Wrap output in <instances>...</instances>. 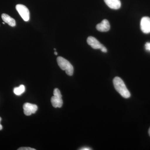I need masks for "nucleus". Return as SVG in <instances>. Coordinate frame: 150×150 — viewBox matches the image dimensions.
Returning a JSON list of instances; mask_svg holds the SVG:
<instances>
[{
  "mask_svg": "<svg viewBox=\"0 0 150 150\" xmlns=\"http://www.w3.org/2000/svg\"><path fill=\"white\" fill-rule=\"evenodd\" d=\"M113 83L115 90L121 96L126 98H129L131 96V94L121 78L115 77L113 79Z\"/></svg>",
  "mask_w": 150,
  "mask_h": 150,
  "instance_id": "1",
  "label": "nucleus"
},
{
  "mask_svg": "<svg viewBox=\"0 0 150 150\" xmlns=\"http://www.w3.org/2000/svg\"><path fill=\"white\" fill-rule=\"evenodd\" d=\"M57 62L60 68L63 71H65L67 75L72 76L74 74V67L68 60L59 56L57 58Z\"/></svg>",
  "mask_w": 150,
  "mask_h": 150,
  "instance_id": "2",
  "label": "nucleus"
},
{
  "mask_svg": "<svg viewBox=\"0 0 150 150\" xmlns=\"http://www.w3.org/2000/svg\"><path fill=\"white\" fill-rule=\"evenodd\" d=\"M54 96L51 98V102L54 108H61L63 104L62 95L58 88H55L54 91Z\"/></svg>",
  "mask_w": 150,
  "mask_h": 150,
  "instance_id": "3",
  "label": "nucleus"
},
{
  "mask_svg": "<svg viewBox=\"0 0 150 150\" xmlns=\"http://www.w3.org/2000/svg\"><path fill=\"white\" fill-rule=\"evenodd\" d=\"M16 9L25 21H28L29 20V11L25 6L22 4L17 5Z\"/></svg>",
  "mask_w": 150,
  "mask_h": 150,
  "instance_id": "4",
  "label": "nucleus"
},
{
  "mask_svg": "<svg viewBox=\"0 0 150 150\" xmlns=\"http://www.w3.org/2000/svg\"><path fill=\"white\" fill-rule=\"evenodd\" d=\"M141 29L142 32L146 34L150 33V18L144 17L142 18L140 23Z\"/></svg>",
  "mask_w": 150,
  "mask_h": 150,
  "instance_id": "5",
  "label": "nucleus"
},
{
  "mask_svg": "<svg viewBox=\"0 0 150 150\" xmlns=\"http://www.w3.org/2000/svg\"><path fill=\"white\" fill-rule=\"evenodd\" d=\"M23 111L26 115H30L35 113L37 110V105L29 103H26L23 105Z\"/></svg>",
  "mask_w": 150,
  "mask_h": 150,
  "instance_id": "6",
  "label": "nucleus"
},
{
  "mask_svg": "<svg viewBox=\"0 0 150 150\" xmlns=\"http://www.w3.org/2000/svg\"><path fill=\"white\" fill-rule=\"evenodd\" d=\"M87 42L88 45L93 49H100L103 46L97 39L93 36H89L88 38Z\"/></svg>",
  "mask_w": 150,
  "mask_h": 150,
  "instance_id": "7",
  "label": "nucleus"
},
{
  "mask_svg": "<svg viewBox=\"0 0 150 150\" xmlns=\"http://www.w3.org/2000/svg\"><path fill=\"white\" fill-rule=\"evenodd\" d=\"M96 29L100 32H107L110 29V25L106 19H104L100 23L97 25Z\"/></svg>",
  "mask_w": 150,
  "mask_h": 150,
  "instance_id": "8",
  "label": "nucleus"
},
{
  "mask_svg": "<svg viewBox=\"0 0 150 150\" xmlns=\"http://www.w3.org/2000/svg\"><path fill=\"white\" fill-rule=\"evenodd\" d=\"M105 4L110 8L117 10L121 7V2L120 0H104Z\"/></svg>",
  "mask_w": 150,
  "mask_h": 150,
  "instance_id": "9",
  "label": "nucleus"
},
{
  "mask_svg": "<svg viewBox=\"0 0 150 150\" xmlns=\"http://www.w3.org/2000/svg\"><path fill=\"white\" fill-rule=\"evenodd\" d=\"M1 17L4 22L8 23L11 26L14 27L16 25L15 20L8 15L5 13H3L2 14Z\"/></svg>",
  "mask_w": 150,
  "mask_h": 150,
  "instance_id": "10",
  "label": "nucleus"
},
{
  "mask_svg": "<svg viewBox=\"0 0 150 150\" xmlns=\"http://www.w3.org/2000/svg\"><path fill=\"white\" fill-rule=\"evenodd\" d=\"M25 91V87L23 85H21L18 87L14 88L13 92L16 95L20 96Z\"/></svg>",
  "mask_w": 150,
  "mask_h": 150,
  "instance_id": "11",
  "label": "nucleus"
},
{
  "mask_svg": "<svg viewBox=\"0 0 150 150\" xmlns=\"http://www.w3.org/2000/svg\"><path fill=\"white\" fill-rule=\"evenodd\" d=\"M18 150H35V149L30 147H21L18 149Z\"/></svg>",
  "mask_w": 150,
  "mask_h": 150,
  "instance_id": "12",
  "label": "nucleus"
},
{
  "mask_svg": "<svg viewBox=\"0 0 150 150\" xmlns=\"http://www.w3.org/2000/svg\"><path fill=\"white\" fill-rule=\"evenodd\" d=\"M145 48L147 51H150V42H147L145 44Z\"/></svg>",
  "mask_w": 150,
  "mask_h": 150,
  "instance_id": "13",
  "label": "nucleus"
},
{
  "mask_svg": "<svg viewBox=\"0 0 150 150\" xmlns=\"http://www.w3.org/2000/svg\"><path fill=\"white\" fill-rule=\"evenodd\" d=\"M100 50H101L102 52H103V53H106V52H107V49H106V48H105L104 46H103L102 48H100Z\"/></svg>",
  "mask_w": 150,
  "mask_h": 150,
  "instance_id": "14",
  "label": "nucleus"
},
{
  "mask_svg": "<svg viewBox=\"0 0 150 150\" xmlns=\"http://www.w3.org/2000/svg\"><path fill=\"white\" fill-rule=\"evenodd\" d=\"M1 118L0 117V130H1L3 129L2 126L1 124Z\"/></svg>",
  "mask_w": 150,
  "mask_h": 150,
  "instance_id": "15",
  "label": "nucleus"
},
{
  "mask_svg": "<svg viewBox=\"0 0 150 150\" xmlns=\"http://www.w3.org/2000/svg\"><path fill=\"white\" fill-rule=\"evenodd\" d=\"M81 150H91V149H90V148H82V149H81Z\"/></svg>",
  "mask_w": 150,
  "mask_h": 150,
  "instance_id": "16",
  "label": "nucleus"
},
{
  "mask_svg": "<svg viewBox=\"0 0 150 150\" xmlns=\"http://www.w3.org/2000/svg\"><path fill=\"white\" fill-rule=\"evenodd\" d=\"M54 54H55V55H57V54H58V53H57V52H56V51H55V52H54Z\"/></svg>",
  "mask_w": 150,
  "mask_h": 150,
  "instance_id": "17",
  "label": "nucleus"
},
{
  "mask_svg": "<svg viewBox=\"0 0 150 150\" xmlns=\"http://www.w3.org/2000/svg\"><path fill=\"white\" fill-rule=\"evenodd\" d=\"M149 136H150V128L149 129Z\"/></svg>",
  "mask_w": 150,
  "mask_h": 150,
  "instance_id": "18",
  "label": "nucleus"
},
{
  "mask_svg": "<svg viewBox=\"0 0 150 150\" xmlns=\"http://www.w3.org/2000/svg\"><path fill=\"white\" fill-rule=\"evenodd\" d=\"M3 24H5V22H3Z\"/></svg>",
  "mask_w": 150,
  "mask_h": 150,
  "instance_id": "19",
  "label": "nucleus"
}]
</instances>
